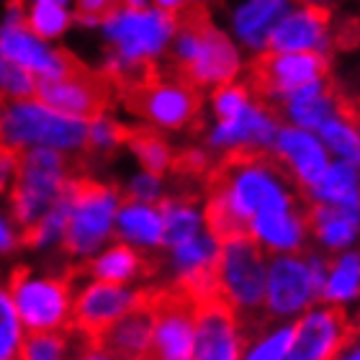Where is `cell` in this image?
Segmentation results:
<instances>
[{
    "instance_id": "1",
    "label": "cell",
    "mask_w": 360,
    "mask_h": 360,
    "mask_svg": "<svg viewBox=\"0 0 360 360\" xmlns=\"http://www.w3.org/2000/svg\"><path fill=\"white\" fill-rule=\"evenodd\" d=\"M175 34L170 41V62L162 65L167 75L191 88H219L234 83L242 70L240 54L224 31L211 21L206 3L191 0L173 15Z\"/></svg>"
},
{
    "instance_id": "2",
    "label": "cell",
    "mask_w": 360,
    "mask_h": 360,
    "mask_svg": "<svg viewBox=\"0 0 360 360\" xmlns=\"http://www.w3.org/2000/svg\"><path fill=\"white\" fill-rule=\"evenodd\" d=\"M68 201V224L60 248L72 260H90L113 242V221L124 201V188L83 173L70 180Z\"/></svg>"
},
{
    "instance_id": "3",
    "label": "cell",
    "mask_w": 360,
    "mask_h": 360,
    "mask_svg": "<svg viewBox=\"0 0 360 360\" xmlns=\"http://www.w3.org/2000/svg\"><path fill=\"white\" fill-rule=\"evenodd\" d=\"M119 101L129 113L160 129H201L203 93L167 75L165 68L150 62L139 75L119 90Z\"/></svg>"
},
{
    "instance_id": "4",
    "label": "cell",
    "mask_w": 360,
    "mask_h": 360,
    "mask_svg": "<svg viewBox=\"0 0 360 360\" xmlns=\"http://www.w3.org/2000/svg\"><path fill=\"white\" fill-rule=\"evenodd\" d=\"M327 257L319 250L268 257L263 316L270 322H296L319 304L327 278Z\"/></svg>"
},
{
    "instance_id": "5",
    "label": "cell",
    "mask_w": 360,
    "mask_h": 360,
    "mask_svg": "<svg viewBox=\"0 0 360 360\" xmlns=\"http://www.w3.org/2000/svg\"><path fill=\"white\" fill-rule=\"evenodd\" d=\"M268 255L252 237L221 242L217 257V299L245 324L260 322L265 301Z\"/></svg>"
},
{
    "instance_id": "6",
    "label": "cell",
    "mask_w": 360,
    "mask_h": 360,
    "mask_svg": "<svg viewBox=\"0 0 360 360\" xmlns=\"http://www.w3.org/2000/svg\"><path fill=\"white\" fill-rule=\"evenodd\" d=\"M88 124L83 119H70L62 113H54L29 101H3L0 111V142L29 150V147H49L60 152H83L88 142Z\"/></svg>"
},
{
    "instance_id": "7",
    "label": "cell",
    "mask_w": 360,
    "mask_h": 360,
    "mask_svg": "<svg viewBox=\"0 0 360 360\" xmlns=\"http://www.w3.org/2000/svg\"><path fill=\"white\" fill-rule=\"evenodd\" d=\"M6 283L26 335L72 330L75 285L68 276L15 268Z\"/></svg>"
},
{
    "instance_id": "8",
    "label": "cell",
    "mask_w": 360,
    "mask_h": 360,
    "mask_svg": "<svg viewBox=\"0 0 360 360\" xmlns=\"http://www.w3.org/2000/svg\"><path fill=\"white\" fill-rule=\"evenodd\" d=\"M34 101L70 119L93 121L111 113L113 105L119 103V88L103 68L93 70L77 60L62 77L37 80Z\"/></svg>"
},
{
    "instance_id": "9",
    "label": "cell",
    "mask_w": 360,
    "mask_h": 360,
    "mask_svg": "<svg viewBox=\"0 0 360 360\" xmlns=\"http://www.w3.org/2000/svg\"><path fill=\"white\" fill-rule=\"evenodd\" d=\"M330 75V57L314 52H257L248 62L242 83L250 90L252 101L265 108L291 96L299 88L327 80Z\"/></svg>"
},
{
    "instance_id": "10",
    "label": "cell",
    "mask_w": 360,
    "mask_h": 360,
    "mask_svg": "<svg viewBox=\"0 0 360 360\" xmlns=\"http://www.w3.org/2000/svg\"><path fill=\"white\" fill-rule=\"evenodd\" d=\"M111 46V62L139 65L162 57L175 34L173 15L158 8H124L103 23Z\"/></svg>"
},
{
    "instance_id": "11",
    "label": "cell",
    "mask_w": 360,
    "mask_h": 360,
    "mask_svg": "<svg viewBox=\"0 0 360 360\" xmlns=\"http://www.w3.org/2000/svg\"><path fill=\"white\" fill-rule=\"evenodd\" d=\"M150 299L136 285H113L85 278L72 296V332L85 340H98L113 322L134 311Z\"/></svg>"
},
{
    "instance_id": "12",
    "label": "cell",
    "mask_w": 360,
    "mask_h": 360,
    "mask_svg": "<svg viewBox=\"0 0 360 360\" xmlns=\"http://www.w3.org/2000/svg\"><path fill=\"white\" fill-rule=\"evenodd\" d=\"M152 347L147 360H193L195 304L175 288L152 293Z\"/></svg>"
},
{
    "instance_id": "13",
    "label": "cell",
    "mask_w": 360,
    "mask_h": 360,
    "mask_svg": "<svg viewBox=\"0 0 360 360\" xmlns=\"http://www.w3.org/2000/svg\"><path fill=\"white\" fill-rule=\"evenodd\" d=\"M350 330V314L327 304H316L293 322V340L283 360H332Z\"/></svg>"
},
{
    "instance_id": "14",
    "label": "cell",
    "mask_w": 360,
    "mask_h": 360,
    "mask_svg": "<svg viewBox=\"0 0 360 360\" xmlns=\"http://www.w3.org/2000/svg\"><path fill=\"white\" fill-rule=\"evenodd\" d=\"M248 324L224 301L206 299L195 304L193 360H242Z\"/></svg>"
},
{
    "instance_id": "15",
    "label": "cell",
    "mask_w": 360,
    "mask_h": 360,
    "mask_svg": "<svg viewBox=\"0 0 360 360\" xmlns=\"http://www.w3.org/2000/svg\"><path fill=\"white\" fill-rule=\"evenodd\" d=\"M268 52H314L332 57V11L316 6L288 11L270 31Z\"/></svg>"
},
{
    "instance_id": "16",
    "label": "cell",
    "mask_w": 360,
    "mask_h": 360,
    "mask_svg": "<svg viewBox=\"0 0 360 360\" xmlns=\"http://www.w3.org/2000/svg\"><path fill=\"white\" fill-rule=\"evenodd\" d=\"M307 229L324 255L353 250L360 240V206L311 201L307 209Z\"/></svg>"
},
{
    "instance_id": "17",
    "label": "cell",
    "mask_w": 360,
    "mask_h": 360,
    "mask_svg": "<svg viewBox=\"0 0 360 360\" xmlns=\"http://www.w3.org/2000/svg\"><path fill=\"white\" fill-rule=\"evenodd\" d=\"M250 237L263 248V252L268 257L304 252L309 242L307 211H296V209L263 211V214H257L250 221Z\"/></svg>"
},
{
    "instance_id": "18",
    "label": "cell",
    "mask_w": 360,
    "mask_h": 360,
    "mask_svg": "<svg viewBox=\"0 0 360 360\" xmlns=\"http://www.w3.org/2000/svg\"><path fill=\"white\" fill-rule=\"evenodd\" d=\"M273 152L283 160L285 167L293 173V178L299 180L307 191L314 188L322 180V175L327 173V167H330L324 144L311 131H304V129L296 127L278 129Z\"/></svg>"
},
{
    "instance_id": "19",
    "label": "cell",
    "mask_w": 360,
    "mask_h": 360,
    "mask_svg": "<svg viewBox=\"0 0 360 360\" xmlns=\"http://www.w3.org/2000/svg\"><path fill=\"white\" fill-rule=\"evenodd\" d=\"M152 296V293H150ZM98 342L113 355V360H147L152 347V304L150 299L98 338Z\"/></svg>"
},
{
    "instance_id": "20",
    "label": "cell",
    "mask_w": 360,
    "mask_h": 360,
    "mask_svg": "<svg viewBox=\"0 0 360 360\" xmlns=\"http://www.w3.org/2000/svg\"><path fill=\"white\" fill-rule=\"evenodd\" d=\"M147 273H150L147 252L116 240L111 245H105L98 255L85 260V276L93 278V281H101V283L134 285Z\"/></svg>"
},
{
    "instance_id": "21",
    "label": "cell",
    "mask_w": 360,
    "mask_h": 360,
    "mask_svg": "<svg viewBox=\"0 0 360 360\" xmlns=\"http://www.w3.org/2000/svg\"><path fill=\"white\" fill-rule=\"evenodd\" d=\"M113 240L142 252L162 248V214L158 203H134L124 198L113 221Z\"/></svg>"
},
{
    "instance_id": "22",
    "label": "cell",
    "mask_w": 360,
    "mask_h": 360,
    "mask_svg": "<svg viewBox=\"0 0 360 360\" xmlns=\"http://www.w3.org/2000/svg\"><path fill=\"white\" fill-rule=\"evenodd\" d=\"M319 304L350 311L360 307V248L335 252L327 257V278L322 285Z\"/></svg>"
},
{
    "instance_id": "23",
    "label": "cell",
    "mask_w": 360,
    "mask_h": 360,
    "mask_svg": "<svg viewBox=\"0 0 360 360\" xmlns=\"http://www.w3.org/2000/svg\"><path fill=\"white\" fill-rule=\"evenodd\" d=\"M198 193H175L162 195L158 209L162 214V248H175L183 242L193 240L203 232V219L198 211Z\"/></svg>"
},
{
    "instance_id": "24",
    "label": "cell",
    "mask_w": 360,
    "mask_h": 360,
    "mask_svg": "<svg viewBox=\"0 0 360 360\" xmlns=\"http://www.w3.org/2000/svg\"><path fill=\"white\" fill-rule=\"evenodd\" d=\"M288 11V0H248L234 15V31L242 39V44H248L255 52H265L270 31Z\"/></svg>"
},
{
    "instance_id": "25",
    "label": "cell",
    "mask_w": 360,
    "mask_h": 360,
    "mask_svg": "<svg viewBox=\"0 0 360 360\" xmlns=\"http://www.w3.org/2000/svg\"><path fill=\"white\" fill-rule=\"evenodd\" d=\"M293 340V322H260L248 324V338L242 347V360H283Z\"/></svg>"
},
{
    "instance_id": "26",
    "label": "cell",
    "mask_w": 360,
    "mask_h": 360,
    "mask_svg": "<svg viewBox=\"0 0 360 360\" xmlns=\"http://www.w3.org/2000/svg\"><path fill=\"white\" fill-rule=\"evenodd\" d=\"M124 144L134 152L147 175L165 178V175L170 173L175 150L155 127H127V139H124Z\"/></svg>"
},
{
    "instance_id": "27",
    "label": "cell",
    "mask_w": 360,
    "mask_h": 360,
    "mask_svg": "<svg viewBox=\"0 0 360 360\" xmlns=\"http://www.w3.org/2000/svg\"><path fill=\"white\" fill-rule=\"evenodd\" d=\"M311 201L340 203V206H360V173L350 162H330L327 173L314 188H309Z\"/></svg>"
},
{
    "instance_id": "28",
    "label": "cell",
    "mask_w": 360,
    "mask_h": 360,
    "mask_svg": "<svg viewBox=\"0 0 360 360\" xmlns=\"http://www.w3.org/2000/svg\"><path fill=\"white\" fill-rule=\"evenodd\" d=\"M72 23V13L68 6L52 3V0H26L21 15V26L39 41H49V39L62 37Z\"/></svg>"
},
{
    "instance_id": "29",
    "label": "cell",
    "mask_w": 360,
    "mask_h": 360,
    "mask_svg": "<svg viewBox=\"0 0 360 360\" xmlns=\"http://www.w3.org/2000/svg\"><path fill=\"white\" fill-rule=\"evenodd\" d=\"M80 335L68 332H31L26 335L15 360H70L75 353Z\"/></svg>"
},
{
    "instance_id": "30",
    "label": "cell",
    "mask_w": 360,
    "mask_h": 360,
    "mask_svg": "<svg viewBox=\"0 0 360 360\" xmlns=\"http://www.w3.org/2000/svg\"><path fill=\"white\" fill-rule=\"evenodd\" d=\"M23 338H26V330H23L21 319H18L8 283L0 281V360L18 358Z\"/></svg>"
},
{
    "instance_id": "31",
    "label": "cell",
    "mask_w": 360,
    "mask_h": 360,
    "mask_svg": "<svg viewBox=\"0 0 360 360\" xmlns=\"http://www.w3.org/2000/svg\"><path fill=\"white\" fill-rule=\"evenodd\" d=\"M324 144L338 155L342 162L360 167V131L342 119H330L319 129Z\"/></svg>"
},
{
    "instance_id": "32",
    "label": "cell",
    "mask_w": 360,
    "mask_h": 360,
    "mask_svg": "<svg viewBox=\"0 0 360 360\" xmlns=\"http://www.w3.org/2000/svg\"><path fill=\"white\" fill-rule=\"evenodd\" d=\"M34 88L37 77L29 70L0 57V96H6L8 101H29L34 98Z\"/></svg>"
},
{
    "instance_id": "33",
    "label": "cell",
    "mask_w": 360,
    "mask_h": 360,
    "mask_svg": "<svg viewBox=\"0 0 360 360\" xmlns=\"http://www.w3.org/2000/svg\"><path fill=\"white\" fill-rule=\"evenodd\" d=\"M214 113L217 121H229L250 103V90L245 88V83H226L214 88Z\"/></svg>"
},
{
    "instance_id": "34",
    "label": "cell",
    "mask_w": 360,
    "mask_h": 360,
    "mask_svg": "<svg viewBox=\"0 0 360 360\" xmlns=\"http://www.w3.org/2000/svg\"><path fill=\"white\" fill-rule=\"evenodd\" d=\"M124 0H75V21L85 26H103L108 18L124 11Z\"/></svg>"
},
{
    "instance_id": "35",
    "label": "cell",
    "mask_w": 360,
    "mask_h": 360,
    "mask_svg": "<svg viewBox=\"0 0 360 360\" xmlns=\"http://www.w3.org/2000/svg\"><path fill=\"white\" fill-rule=\"evenodd\" d=\"M124 198L134 203H158L162 198V178L142 173L139 178L129 183V188L124 191Z\"/></svg>"
},
{
    "instance_id": "36",
    "label": "cell",
    "mask_w": 360,
    "mask_h": 360,
    "mask_svg": "<svg viewBox=\"0 0 360 360\" xmlns=\"http://www.w3.org/2000/svg\"><path fill=\"white\" fill-rule=\"evenodd\" d=\"M18 160H21V150L18 147L0 142V195H6L11 191V186H13Z\"/></svg>"
},
{
    "instance_id": "37",
    "label": "cell",
    "mask_w": 360,
    "mask_h": 360,
    "mask_svg": "<svg viewBox=\"0 0 360 360\" xmlns=\"http://www.w3.org/2000/svg\"><path fill=\"white\" fill-rule=\"evenodd\" d=\"M70 360H113V355L105 350L98 340H80L75 347V353Z\"/></svg>"
},
{
    "instance_id": "38",
    "label": "cell",
    "mask_w": 360,
    "mask_h": 360,
    "mask_svg": "<svg viewBox=\"0 0 360 360\" xmlns=\"http://www.w3.org/2000/svg\"><path fill=\"white\" fill-rule=\"evenodd\" d=\"M13 250H18V232H15L13 221L0 214V257L11 255Z\"/></svg>"
},
{
    "instance_id": "39",
    "label": "cell",
    "mask_w": 360,
    "mask_h": 360,
    "mask_svg": "<svg viewBox=\"0 0 360 360\" xmlns=\"http://www.w3.org/2000/svg\"><path fill=\"white\" fill-rule=\"evenodd\" d=\"M332 360H360V324H353V330L338 350V355Z\"/></svg>"
},
{
    "instance_id": "40",
    "label": "cell",
    "mask_w": 360,
    "mask_h": 360,
    "mask_svg": "<svg viewBox=\"0 0 360 360\" xmlns=\"http://www.w3.org/2000/svg\"><path fill=\"white\" fill-rule=\"evenodd\" d=\"M191 0H155V8L158 11H162V13L167 15H175L183 6H188Z\"/></svg>"
},
{
    "instance_id": "41",
    "label": "cell",
    "mask_w": 360,
    "mask_h": 360,
    "mask_svg": "<svg viewBox=\"0 0 360 360\" xmlns=\"http://www.w3.org/2000/svg\"><path fill=\"white\" fill-rule=\"evenodd\" d=\"M304 6H316V8H330L335 0H301Z\"/></svg>"
},
{
    "instance_id": "42",
    "label": "cell",
    "mask_w": 360,
    "mask_h": 360,
    "mask_svg": "<svg viewBox=\"0 0 360 360\" xmlns=\"http://www.w3.org/2000/svg\"><path fill=\"white\" fill-rule=\"evenodd\" d=\"M127 8H147V0H124Z\"/></svg>"
},
{
    "instance_id": "43",
    "label": "cell",
    "mask_w": 360,
    "mask_h": 360,
    "mask_svg": "<svg viewBox=\"0 0 360 360\" xmlns=\"http://www.w3.org/2000/svg\"><path fill=\"white\" fill-rule=\"evenodd\" d=\"M52 3H60V6H68V0H52Z\"/></svg>"
}]
</instances>
